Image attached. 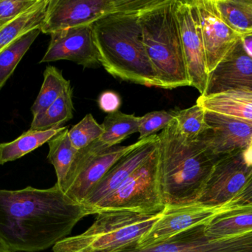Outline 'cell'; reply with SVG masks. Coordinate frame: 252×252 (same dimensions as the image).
Returning <instances> with one entry per match:
<instances>
[{"instance_id": "obj_15", "label": "cell", "mask_w": 252, "mask_h": 252, "mask_svg": "<svg viewBox=\"0 0 252 252\" xmlns=\"http://www.w3.org/2000/svg\"><path fill=\"white\" fill-rule=\"evenodd\" d=\"M157 145L158 136L154 135L151 140L124 155L107 172L81 204L86 207L89 215H91L92 210L97 204L110 196L125 183L126 180L152 155Z\"/></svg>"}, {"instance_id": "obj_1", "label": "cell", "mask_w": 252, "mask_h": 252, "mask_svg": "<svg viewBox=\"0 0 252 252\" xmlns=\"http://www.w3.org/2000/svg\"><path fill=\"white\" fill-rule=\"evenodd\" d=\"M88 216L83 204L56 184L49 189H0V243L10 252L44 251L67 238Z\"/></svg>"}, {"instance_id": "obj_10", "label": "cell", "mask_w": 252, "mask_h": 252, "mask_svg": "<svg viewBox=\"0 0 252 252\" xmlns=\"http://www.w3.org/2000/svg\"><path fill=\"white\" fill-rule=\"evenodd\" d=\"M242 152L218 158L206 179L198 202L217 205L239 196L252 178V167L245 164Z\"/></svg>"}, {"instance_id": "obj_8", "label": "cell", "mask_w": 252, "mask_h": 252, "mask_svg": "<svg viewBox=\"0 0 252 252\" xmlns=\"http://www.w3.org/2000/svg\"><path fill=\"white\" fill-rule=\"evenodd\" d=\"M154 0H49L40 30L44 34L93 25L108 15L140 10Z\"/></svg>"}, {"instance_id": "obj_27", "label": "cell", "mask_w": 252, "mask_h": 252, "mask_svg": "<svg viewBox=\"0 0 252 252\" xmlns=\"http://www.w3.org/2000/svg\"><path fill=\"white\" fill-rule=\"evenodd\" d=\"M176 128L188 140H197L210 127L206 121V112L199 105L176 110Z\"/></svg>"}, {"instance_id": "obj_30", "label": "cell", "mask_w": 252, "mask_h": 252, "mask_svg": "<svg viewBox=\"0 0 252 252\" xmlns=\"http://www.w3.org/2000/svg\"><path fill=\"white\" fill-rule=\"evenodd\" d=\"M38 0H0V28L29 10Z\"/></svg>"}, {"instance_id": "obj_17", "label": "cell", "mask_w": 252, "mask_h": 252, "mask_svg": "<svg viewBox=\"0 0 252 252\" xmlns=\"http://www.w3.org/2000/svg\"><path fill=\"white\" fill-rule=\"evenodd\" d=\"M196 104L207 112L230 117L252 125V90H231L201 95Z\"/></svg>"}, {"instance_id": "obj_32", "label": "cell", "mask_w": 252, "mask_h": 252, "mask_svg": "<svg viewBox=\"0 0 252 252\" xmlns=\"http://www.w3.org/2000/svg\"><path fill=\"white\" fill-rule=\"evenodd\" d=\"M241 43L246 53L252 59V35L242 37Z\"/></svg>"}, {"instance_id": "obj_26", "label": "cell", "mask_w": 252, "mask_h": 252, "mask_svg": "<svg viewBox=\"0 0 252 252\" xmlns=\"http://www.w3.org/2000/svg\"><path fill=\"white\" fill-rule=\"evenodd\" d=\"M252 229V210L226 215L203 226L207 238H217L241 233Z\"/></svg>"}, {"instance_id": "obj_14", "label": "cell", "mask_w": 252, "mask_h": 252, "mask_svg": "<svg viewBox=\"0 0 252 252\" xmlns=\"http://www.w3.org/2000/svg\"><path fill=\"white\" fill-rule=\"evenodd\" d=\"M206 112V121L210 127L198 139L204 142L216 158L244 151L252 138V125L239 120Z\"/></svg>"}, {"instance_id": "obj_18", "label": "cell", "mask_w": 252, "mask_h": 252, "mask_svg": "<svg viewBox=\"0 0 252 252\" xmlns=\"http://www.w3.org/2000/svg\"><path fill=\"white\" fill-rule=\"evenodd\" d=\"M68 133L69 129L66 127L47 142L49 146L47 160L56 171L57 177L56 184L63 192L69 172L79 151L72 146Z\"/></svg>"}, {"instance_id": "obj_9", "label": "cell", "mask_w": 252, "mask_h": 252, "mask_svg": "<svg viewBox=\"0 0 252 252\" xmlns=\"http://www.w3.org/2000/svg\"><path fill=\"white\" fill-rule=\"evenodd\" d=\"M203 226L188 229L155 245L140 248L135 244L115 252H252L251 231L211 238L204 236Z\"/></svg>"}, {"instance_id": "obj_24", "label": "cell", "mask_w": 252, "mask_h": 252, "mask_svg": "<svg viewBox=\"0 0 252 252\" xmlns=\"http://www.w3.org/2000/svg\"><path fill=\"white\" fill-rule=\"evenodd\" d=\"M139 120L133 114L121 111L108 114L102 124L103 133L99 140L108 146L119 144L130 135L139 133Z\"/></svg>"}, {"instance_id": "obj_19", "label": "cell", "mask_w": 252, "mask_h": 252, "mask_svg": "<svg viewBox=\"0 0 252 252\" xmlns=\"http://www.w3.org/2000/svg\"><path fill=\"white\" fill-rule=\"evenodd\" d=\"M65 128L66 127L47 130H31L29 129L13 142L0 143V165L25 156L47 143Z\"/></svg>"}, {"instance_id": "obj_25", "label": "cell", "mask_w": 252, "mask_h": 252, "mask_svg": "<svg viewBox=\"0 0 252 252\" xmlns=\"http://www.w3.org/2000/svg\"><path fill=\"white\" fill-rule=\"evenodd\" d=\"M40 33V29L32 30L24 34L0 51V90L11 76L19 62Z\"/></svg>"}, {"instance_id": "obj_28", "label": "cell", "mask_w": 252, "mask_h": 252, "mask_svg": "<svg viewBox=\"0 0 252 252\" xmlns=\"http://www.w3.org/2000/svg\"><path fill=\"white\" fill-rule=\"evenodd\" d=\"M103 133L102 124H99L93 115L89 113L69 130L68 134L72 146L78 150H81L98 140Z\"/></svg>"}, {"instance_id": "obj_35", "label": "cell", "mask_w": 252, "mask_h": 252, "mask_svg": "<svg viewBox=\"0 0 252 252\" xmlns=\"http://www.w3.org/2000/svg\"><path fill=\"white\" fill-rule=\"evenodd\" d=\"M0 252H10L8 250H7V248H6L5 247H4V245H3L1 243H0Z\"/></svg>"}, {"instance_id": "obj_23", "label": "cell", "mask_w": 252, "mask_h": 252, "mask_svg": "<svg viewBox=\"0 0 252 252\" xmlns=\"http://www.w3.org/2000/svg\"><path fill=\"white\" fill-rule=\"evenodd\" d=\"M69 86L70 81L63 76L60 70L54 66H47L44 72L41 90L31 108L33 118L42 113L54 103Z\"/></svg>"}, {"instance_id": "obj_12", "label": "cell", "mask_w": 252, "mask_h": 252, "mask_svg": "<svg viewBox=\"0 0 252 252\" xmlns=\"http://www.w3.org/2000/svg\"><path fill=\"white\" fill-rule=\"evenodd\" d=\"M192 2L199 20L210 75L243 36L221 19L214 0H192Z\"/></svg>"}, {"instance_id": "obj_6", "label": "cell", "mask_w": 252, "mask_h": 252, "mask_svg": "<svg viewBox=\"0 0 252 252\" xmlns=\"http://www.w3.org/2000/svg\"><path fill=\"white\" fill-rule=\"evenodd\" d=\"M154 136L127 146H108L98 139L78 151L68 176L63 190L65 195L75 202L82 204L90 191L121 158Z\"/></svg>"}, {"instance_id": "obj_2", "label": "cell", "mask_w": 252, "mask_h": 252, "mask_svg": "<svg viewBox=\"0 0 252 252\" xmlns=\"http://www.w3.org/2000/svg\"><path fill=\"white\" fill-rule=\"evenodd\" d=\"M158 136V183L165 208L196 202L215 162L202 141L188 140L176 119Z\"/></svg>"}, {"instance_id": "obj_4", "label": "cell", "mask_w": 252, "mask_h": 252, "mask_svg": "<svg viewBox=\"0 0 252 252\" xmlns=\"http://www.w3.org/2000/svg\"><path fill=\"white\" fill-rule=\"evenodd\" d=\"M142 42L161 88L189 86L176 0H154L139 12Z\"/></svg>"}, {"instance_id": "obj_16", "label": "cell", "mask_w": 252, "mask_h": 252, "mask_svg": "<svg viewBox=\"0 0 252 252\" xmlns=\"http://www.w3.org/2000/svg\"><path fill=\"white\" fill-rule=\"evenodd\" d=\"M231 90H252V59L244 50L241 40L210 73L204 95Z\"/></svg>"}, {"instance_id": "obj_31", "label": "cell", "mask_w": 252, "mask_h": 252, "mask_svg": "<svg viewBox=\"0 0 252 252\" xmlns=\"http://www.w3.org/2000/svg\"><path fill=\"white\" fill-rule=\"evenodd\" d=\"M100 109L108 114L119 111L121 106V96L113 91H105L98 99Z\"/></svg>"}, {"instance_id": "obj_33", "label": "cell", "mask_w": 252, "mask_h": 252, "mask_svg": "<svg viewBox=\"0 0 252 252\" xmlns=\"http://www.w3.org/2000/svg\"><path fill=\"white\" fill-rule=\"evenodd\" d=\"M243 159L248 167H252V138L249 146L243 151Z\"/></svg>"}, {"instance_id": "obj_7", "label": "cell", "mask_w": 252, "mask_h": 252, "mask_svg": "<svg viewBox=\"0 0 252 252\" xmlns=\"http://www.w3.org/2000/svg\"><path fill=\"white\" fill-rule=\"evenodd\" d=\"M158 145L152 155L110 196L91 212L96 215L108 210L156 213L164 211L158 183Z\"/></svg>"}, {"instance_id": "obj_20", "label": "cell", "mask_w": 252, "mask_h": 252, "mask_svg": "<svg viewBox=\"0 0 252 252\" xmlns=\"http://www.w3.org/2000/svg\"><path fill=\"white\" fill-rule=\"evenodd\" d=\"M49 0H38L31 8L0 28V51L24 34L40 29L45 19Z\"/></svg>"}, {"instance_id": "obj_5", "label": "cell", "mask_w": 252, "mask_h": 252, "mask_svg": "<svg viewBox=\"0 0 252 252\" xmlns=\"http://www.w3.org/2000/svg\"><path fill=\"white\" fill-rule=\"evenodd\" d=\"M161 213L108 210L96 214L84 233L68 237L53 247L54 252H115L137 244L159 220Z\"/></svg>"}, {"instance_id": "obj_34", "label": "cell", "mask_w": 252, "mask_h": 252, "mask_svg": "<svg viewBox=\"0 0 252 252\" xmlns=\"http://www.w3.org/2000/svg\"><path fill=\"white\" fill-rule=\"evenodd\" d=\"M240 196L242 197L247 202H252V178L244 191L240 194Z\"/></svg>"}, {"instance_id": "obj_29", "label": "cell", "mask_w": 252, "mask_h": 252, "mask_svg": "<svg viewBox=\"0 0 252 252\" xmlns=\"http://www.w3.org/2000/svg\"><path fill=\"white\" fill-rule=\"evenodd\" d=\"M175 119L176 110L154 111L139 117V140L147 139L159 130H164Z\"/></svg>"}, {"instance_id": "obj_22", "label": "cell", "mask_w": 252, "mask_h": 252, "mask_svg": "<svg viewBox=\"0 0 252 252\" xmlns=\"http://www.w3.org/2000/svg\"><path fill=\"white\" fill-rule=\"evenodd\" d=\"M73 102L71 85L45 111L34 117L31 130H47L61 128V126L73 118Z\"/></svg>"}, {"instance_id": "obj_21", "label": "cell", "mask_w": 252, "mask_h": 252, "mask_svg": "<svg viewBox=\"0 0 252 252\" xmlns=\"http://www.w3.org/2000/svg\"><path fill=\"white\" fill-rule=\"evenodd\" d=\"M226 25L243 37L252 35V0H214Z\"/></svg>"}, {"instance_id": "obj_13", "label": "cell", "mask_w": 252, "mask_h": 252, "mask_svg": "<svg viewBox=\"0 0 252 252\" xmlns=\"http://www.w3.org/2000/svg\"><path fill=\"white\" fill-rule=\"evenodd\" d=\"M67 60L84 68L100 66L92 25L74 27L50 34V41L40 63Z\"/></svg>"}, {"instance_id": "obj_11", "label": "cell", "mask_w": 252, "mask_h": 252, "mask_svg": "<svg viewBox=\"0 0 252 252\" xmlns=\"http://www.w3.org/2000/svg\"><path fill=\"white\" fill-rule=\"evenodd\" d=\"M176 15L189 86L204 95L209 74L199 20L192 0H176Z\"/></svg>"}, {"instance_id": "obj_3", "label": "cell", "mask_w": 252, "mask_h": 252, "mask_svg": "<svg viewBox=\"0 0 252 252\" xmlns=\"http://www.w3.org/2000/svg\"><path fill=\"white\" fill-rule=\"evenodd\" d=\"M140 10L113 13L93 23L94 44L100 65L112 76L161 88L142 42Z\"/></svg>"}]
</instances>
